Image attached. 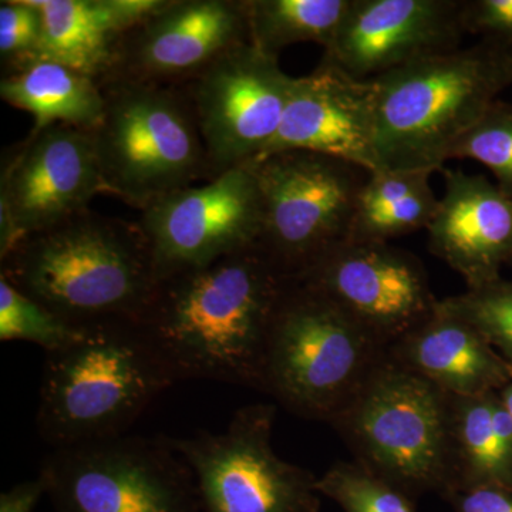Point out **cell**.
Masks as SVG:
<instances>
[{"label": "cell", "mask_w": 512, "mask_h": 512, "mask_svg": "<svg viewBox=\"0 0 512 512\" xmlns=\"http://www.w3.org/2000/svg\"><path fill=\"white\" fill-rule=\"evenodd\" d=\"M291 279L255 245L158 282L137 323L177 382L261 390L272 320Z\"/></svg>", "instance_id": "cell-1"}, {"label": "cell", "mask_w": 512, "mask_h": 512, "mask_svg": "<svg viewBox=\"0 0 512 512\" xmlns=\"http://www.w3.org/2000/svg\"><path fill=\"white\" fill-rule=\"evenodd\" d=\"M0 262L9 284L80 326L137 322L158 285L138 224L89 208L23 238Z\"/></svg>", "instance_id": "cell-2"}, {"label": "cell", "mask_w": 512, "mask_h": 512, "mask_svg": "<svg viewBox=\"0 0 512 512\" xmlns=\"http://www.w3.org/2000/svg\"><path fill=\"white\" fill-rule=\"evenodd\" d=\"M382 170H441L512 84V45L483 40L372 79Z\"/></svg>", "instance_id": "cell-3"}, {"label": "cell", "mask_w": 512, "mask_h": 512, "mask_svg": "<svg viewBox=\"0 0 512 512\" xmlns=\"http://www.w3.org/2000/svg\"><path fill=\"white\" fill-rule=\"evenodd\" d=\"M174 383L136 320L84 325L79 339L46 353L37 429L53 448L123 436Z\"/></svg>", "instance_id": "cell-4"}, {"label": "cell", "mask_w": 512, "mask_h": 512, "mask_svg": "<svg viewBox=\"0 0 512 512\" xmlns=\"http://www.w3.org/2000/svg\"><path fill=\"white\" fill-rule=\"evenodd\" d=\"M90 131L106 192L143 211L171 192L214 178L184 86L107 80Z\"/></svg>", "instance_id": "cell-5"}, {"label": "cell", "mask_w": 512, "mask_h": 512, "mask_svg": "<svg viewBox=\"0 0 512 512\" xmlns=\"http://www.w3.org/2000/svg\"><path fill=\"white\" fill-rule=\"evenodd\" d=\"M450 413V394L386 355L329 424L356 463L416 500L453 484Z\"/></svg>", "instance_id": "cell-6"}, {"label": "cell", "mask_w": 512, "mask_h": 512, "mask_svg": "<svg viewBox=\"0 0 512 512\" xmlns=\"http://www.w3.org/2000/svg\"><path fill=\"white\" fill-rule=\"evenodd\" d=\"M386 355L387 346L335 303L292 278L272 320L259 392L329 423Z\"/></svg>", "instance_id": "cell-7"}, {"label": "cell", "mask_w": 512, "mask_h": 512, "mask_svg": "<svg viewBox=\"0 0 512 512\" xmlns=\"http://www.w3.org/2000/svg\"><path fill=\"white\" fill-rule=\"evenodd\" d=\"M37 477L55 512H204L170 437L123 434L53 448Z\"/></svg>", "instance_id": "cell-8"}, {"label": "cell", "mask_w": 512, "mask_h": 512, "mask_svg": "<svg viewBox=\"0 0 512 512\" xmlns=\"http://www.w3.org/2000/svg\"><path fill=\"white\" fill-rule=\"evenodd\" d=\"M248 165L264 208L258 245L284 274L298 278L349 239L367 171L309 151H282Z\"/></svg>", "instance_id": "cell-9"}, {"label": "cell", "mask_w": 512, "mask_h": 512, "mask_svg": "<svg viewBox=\"0 0 512 512\" xmlns=\"http://www.w3.org/2000/svg\"><path fill=\"white\" fill-rule=\"evenodd\" d=\"M274 404H249L222 433L170 439L190 466L204 512H319L318 477L272 446Z\"/></svg>", "instance_id": "cell-10"}, {"label": "cell", "mask_w": 512, "mask_h": 512, "mask_svg": "<svg viewBox=\"0 0 512 512\" xmlns=\"http://www.w3.org/2000/svg\"><path fill=\"white\" fill-rule=\"evenodd\" d=\"M261 188L249 165L165 195L141 211L157 282L259 244Z\"/></svg>", "instance_id": "cell-11"}, {"label": "cell", "mask_w": 512, "mask_h": 512, "mask_svg": "<svg viewBox=\"0 0 512 512\" xmlns=\"http://www.w3.org/2000/svg\"><path fill=\"white\" fill-rule=\"evenodd\" d=\"M293 80L279 57L248 42L184 84L214 178L262 157L284 120Z\"/></svg>", "instance_id": "cell-12"}, {"label": "cell", "mask_w": 512, "mask_h": 512, "mask_svg": "<svg viewBox=\"0 0 512 512\" xmlns=\"http://www.w3.org/2000/svg\"><path fill=\"white\" fill-rule=\"evenodd\" d=\"M293 279L335 303L387 348L431 318L439 303L420 259L389 242L346 239Z\"/></svg>", "instance_id": "cell-13"}, {"label": "cell", "mask_w": 512, "mask_h": 512, "mask_svg": "<svg viewBox=\"0 0 512 512\" xmlns=\"http://www.w3.org/2000/svg\"><path fill=\"white\" fill-rule=\"evenodd\" d=\"M248 42L245 0H164L123 36L110 73L101 82L184 86L229 50Z\"/></svg>", "instance_id": "cell-14"}, {"label": "cell", "mask_w": 512, "mask_h": 512, "mask_svg": "<svg viewBox=\"0 0 512 512\" xmlns=\"http://www.w3.org/2000/svg\"><path fill=\"white\" fill-rule=\"evenodd\" d=\"M106 192L92 133L56 124L30 136L3 161L0 211L20 241L89 208Z\"/></svg>", "instance_id": "cell-15"}, {"label": "cell", "mask_w": 512, "mask_h": 512, "mask_svg": "<svg viewBox=\"0 0 512 512\" xmlns=\"http://www.w3.org/2000/svg\"><path fill=\"white\" fill-rule=\"evenodd\" d=\"M282 151L322 154L367 173L382 170L373 80L357 79L326 59L295 77L278 134L258 160Z\"/></svg>", "instance_id": "cell-16"}, {"label": "cell", "mask_w": 512, "mask_h": 512, "mask_svg": "<svg viewBox=\"0 0 512 512\" xmlns=\"http://www.w3.org/2000/svg\"><path fill=\"white\" fill-rule=\"evenodd\" d=\"M464 0H353L323 59L369 80L451 52L466 35Z\"/></svg>", "instance_id": "cell-17"}, {"label": "cell", "mask_w": 512, "mask_h": 512, "mask_svg": "<svg viewBox=\"0 0 512 512\" xmlns=\"http://www.w3.org/2000/svg\"><path fill=\"white\" fill-rule=\"evenodd\" d=\"M444 195L427 227L431 254L476 289L512 259V200L484 175L444 170Z\"/></svg>", "instance_id": "cell-18"}, {"label": "cell", "mask_w": 512, "mask_h": 512, "mask_svg": "<svg viewBox=\"0 0 512 512\" xmlns=\"http://www.w3.org/2000/svg\"><path fill=\"white\" fill-rule=\"evenodd\" d=\"M387 356L450 396L500 392L512 363L466 320L440 308L387 348Z\"/></svg>", "instance_id": "cell-19"}, {"label": "cell", "mask_w": 512, "mask_h": 512, "mask_svg": "<svg viewBox=\"0 0 512 512\" xmlns=\"http://www.w3.org/2000/svg\"><path fill=\"white\" fill-rule=\"evenodd\" d=\"M164 0H35L43 29L35 57L62 63L100 83L128 30Z\"/></svg>", "instance_id": "cell-20"}, {"label": "cell", "mask_w": 512, "mask_h": 512, "mask_svg": "<svg viewBox=\"0 0 512 512\" xmlns=\"http://www.w3.org/2000/svg\"><path fill=\"white\" fill-rule=\"evenodd\" d=\"M450 463V491L512 487V417L498 392L451 396Z\"/></svg>", "instance_id": "cell-21"}, {"label": "cell", "mask_w": 512, "mask_h": 512, "mask_svg": "<svg viewBox=\"0 0 512 512\" xmlns=\"http://www.w3.org/2000/svg\"><path fill=\"white\" fill-rule=\"evenodd\" d=\"M0 97L32 114V133L56 124L92 131L104 113L103 90L96 80L42 57L9 70L0 82Z\"/></svg>", "instance_id": "cell-22"}, {"label": "cell", "mask_w": 512, "mask_h": 512, "mask_svg": "<svg viewBox=\"0 0 512 512\" xmlns=\"http://www.w3.org/2000/svg\"><path fill=\"white\" fill-rule=\"evenodd\" d=\"M430 171L377 170L367 174L357 197L350 241L389 242L427 229L440 200Z\"/></svg>", "instance_id": "cell-23"}, {"label": "cell", "mask_w": 512, "mask_h": 512, "mask_svg": "<svg viewBox=\"0 0 512 512\" xmlns=\"http://www.w3.org/2000/svg\"><path fill=\"white\" fill-rule=\"evenodd\" d=\"M353 0H245L249 43L268 55L295 43L332 45Z\"/></svg>", "instance_id": "cell-24"}, {"label": "cell", "mask_w": 512, "mask_h": 512, "mask_svg": "<svg viewBox=\"0 0 512 512\" xmlns=\"http://www.w3.org/2000/svg\"><path fill=\"white\" fill-rule=\"evenodd\" d=\"M84 326L74 325L30 298L0 276V340L29 342L55 352L79 339Z\"/></svg>", "instance_id": "cell-25"}, {"label": "cell", "mask_w": 512, "mask_h": 512, "mask_svg": "<svg viewBox=\"0 0 512 512\" xmlns=\"http://www.w3.org/2000/svg\"><path fill=\"white\" fill-rule=\"evenodd\" d=\"M316 490L343 512H416L414 498L356 461H338L316 481Z\"/></svg>", "instance_id": "cell-26"}, {"label": "cell", "mask_w": 512, "mask_h": 512, "mask_svg": "<svg viewBox=\"0 0 512 512\" xmlns=\"http://www.w3.org/2000/svg\"><path fill=\"white\" fill-rule=\"evenodd\" d=\"M443 311L466 320L512 363V281L500 278L461 295L441 299Z\"/></svg>", "instance_id": "cell-27"}, {"label": "cell", "mask_w": 512, "mask_h": 512, "mask_svg": "<svg viewBox=\"0 0 512 512\" xmlns=\"http://www.w3.org/2000/svg\"><path fill=\"white\" fill-rule=\"evenodd\" d=\"M451 158H468L493 173L497 187L512 200V104L495 101L483 119L458 141Z\"/></svg>", "instance_id": "cell-28"}, {"label": "cell", "mask_w": 512, "mask_h": 512, "mask_svg": "<svg viewBox=\"0 0 512 512\" xmlns=\"http://www.w3.org/2000/svg\"><path fill=\"white\" fill-rule=\"evenodd\" d=\"M42 29V13L35 0L0 3V56L9 70L36 56Z\"/></svg>", "instance_id": "cell-29"}, {"label": "cell", "mask_w": 512, "mask_h": 512, "mask_svg": "<svg viewBox=\"0 0 512 512\" xmlns=\"http://www.w3.org/2000/svg\"><path fill=\"white\" fill-rule=\"evenodd\" d=\"M463 19L467 33L512 45V0H464Z\"/></svg>", "instance_id": "cell-30"}, {"label": "cell", "mask_w": 512, "mask_h": 512, "mask_svg": "<svg viewBox=\"0 0 512 512\" xmlns=\"http://www.w3.org/2000/svg\"><path fill=\"white\" fill-rule=\"evenodd\" d=\"M456 512H512V487L478 485L444 495Z\"/></svg>", "instance_id": "cell-31"}, {"label": "cell", "mask_w": 512, "mask_h": 512, "mask_svg": "<svg viewBox=\"0 0 512 512\" xmlns=\"http://www.w3.org/2000/svg\"><path fill=\"white\" fill-rule=\"evenodd\" d=\"M42 497H45V487L36 477L0 495V512H33Z\"/></svg>", "instance_id": "cell-32"}, {"label": "cell", "mask_w": 512, "mask_h": 512, "mask_svg": "<svg viewBox=\"0 0 512 512\" xmlns=\"http://www.w3.org/2000/svg\"><path fill=\"white\" fill-rule=\"evenodd\" d=\"M498 394H500L501 400H503L505 407H507V410L510 412L512 417V377L510 382L505 384Z\"/></svg>", "instance_id": "cell-33"}, {"label": "cell", "mask_w": 512, "mask_h": 512, "mask_svg": "<svg viewBox=\"0 0 512 512\" xmlns=\"http://www.w3.org/2000/svg\"><path fill=\"white\" fill-rule=\"evenodd\" d=\"M508 266H512V259H511V261H510V264H508Z\"/></svg>", "instance_id": "cell-34"}]
</instances>
